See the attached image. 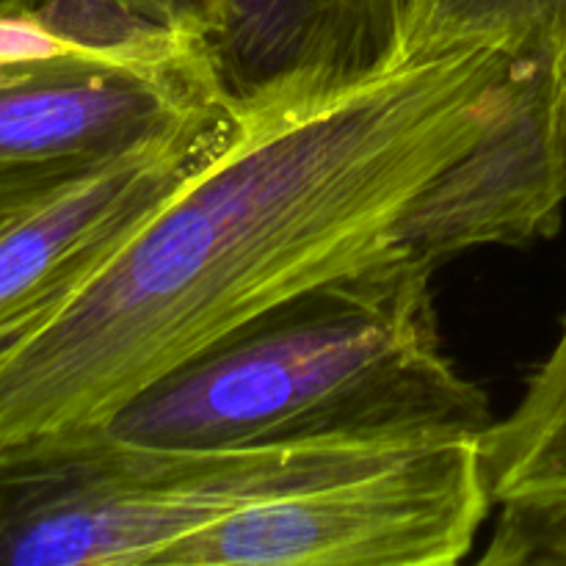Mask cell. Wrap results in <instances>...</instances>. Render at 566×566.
I'll use <instances>...</instances> for the list:
<instances>
[{
    "instance_id": "52a82bcc",
    "label": "cell",
    "mask_w": 566,
    "mask_h": 566,
    "mask_svg": "<svg viewBox=\"0 0 566 566\" xmlns=\"http://www.w3.org/2000/svg\"><path fill=\"white\" fill-rule=\"evenodd\" d=\"M566 210V72L523 61L501 114L409 205L403 258L437 269L473 249L553 238Z\"/></svg>"
},
{
    "instance_id": "4fadbf2b",
    "label": "cell",
    "mask_w": 566,
    "mask_h": 566,
    "mask_svg": "<svg viewBox=\"0 0 566 566\" xmlns=\"http://www.w3.org/2000/svg\"><path fill=\"white\" fill-rule=\"evenodd\" d=\"M9 72H11V70H0V77H3V75H9Z\"/></svg>"
},
{
    "instance_id": "ba28073f",
    "label": "cell",
    "mask_w": 566,
    "mask_h": 566,
    "mask_svg": "<svg viewBox=\"0 0 566 566\" xmlns=\"http://www.w3.org/2000/svg\"><path fill=\"white\" fill-rule=\"evenodd\" d=\"M205 53L232 116L307 103L401 59V0H208Z\"/></svg>"
},
{
    "instance_id": "9c48e42d",
    "label": "cell",
    "mask_w": 566,
    "mask_h": 566,
    "mask_svg": "<svg viewBox=\"0 0 566 566\" xmlns=\"http://www.w3.org/2000/svg\"><path fill=\"white\" fill-rule=\"evenodd\" d=\"M479 442L495 506L566 520V315L520 401Z\"/></svg>"
},
{
    "instance_id": "8992f818",
    "label": "cell",
    "mask_w": 566,
    "mask_h": 566,
    "mask_svg": "<svg viewBox=\"0 0 566 566\" xmlns=\"http://www.w3.org/2000/svg\"><path fill=\"white\" fill-rule=\"evenodd\" d=\"M232 125L230 108L202 111L39 202L0 210V348L83 285Z\"/></svg>"
},
{
    "instance_id": "7a4b0ae2",
    "label": "cell",
    "mask_w": 566,
    "mask_h": 566,
    "mask_svg": "<svg viewBox=\"0 0 566 566\" xmlns=\"http://www.w3.org/2000/svg\"><path fill=\"white\" fill-rule=\"evenodd\" d=\"M431 276L390 258L307 287L149 381L97 426L166 448L481 437L495 415L448 354Z\"/></svg>"
},
{
    "instance_id": "5b68a950",
    "label": "cell",
    "mask_w": 566,
    "mask_h": 566,
    "mask_svg": "<svg viewBox=\"0 0 566 566\" xmlns=\"http://www.w3.org/2000/svg\"><path fill=\"white\" fill-rule=\"evenodd\" d=\"M213 108L227 103L202 48L11 70L0 77V210L39 202Z\"/></svg>"
},
{
    "instance_id": "30bf717a",
    "label": "cell",
    "mask_w": 566,
    "mask_h": 566,
    "mask_svg": "<svg viewBox=\"0 0 566 566\" xmlns=\"http://www.w3.org/2000/svg\"><path fill=\"white\" fill-rule=\"evenodd\" d=\"M486 48L566 72V0H401V59Z\"/></svg>"
},
{
    "instance_id": "3957f363",
    "label": "cell",
    "mask_w": 566,
    "mask_h": 566,
    "mask_svg": "<svg viewBox=\"0 0 566 566\" xmlns=\"http://www.w3.org/2000/svg\"><path fill=\"white\" fill-rule=\"evenodd\" d=\"M423 446L166 448L122 440L103 426L33 437L0 448V566H155L177 542L230 514Z\"/></svg>"
},
{
    "instance_id": "6da1fadb",
    "label": "cell",
    "mask_w": 566,
    "mask_h": 566,
    "mask_svg": "<svg viewBox=\"0 0 566 566\" xmlns=\"http://www.w3.org/2000/svg\"><path fill=\"white\" fill-rule=\"evenodd\" d=\"M520 66L457 50L235 116L83 285L0 348V448L103 423L265 310L403 258L409 205L501 114Z\"/></svg>"
},
{
    "instance_id": "7c38bea8",
    "label": "cell",
    "mask_w": 566,
    "mask_h": 566,
    "mask_svg": "<svg viewBox=\"0 0 566 566\" xmlns=\"http://www.w3.org/2000/svg\"><path fill=\"white\" fill-rule=\"evenodd\" d=\"M147 20L160 22L171 31L188 33V36L205 39L208 28V0H116ZM205 48V44H202Z\"/></svg>"
},
{
    "instance_id": "277c9868",
    "label": "cell",
    "mask_w": 566,
    "mask_h": 566,
    "mask_svg": "<svg viewBox=\"0 0 566 566\" xmlns=\"http://www.w3.org/2000/svg\"><path fill=\"white\" fill-rule=\"evenodd\" d=\"M479 440L431 442L249 506L177 542L155 566H453L495 506Z\"/></svg>"
},
{
    "instance_id": "8fae6325",
    "label": "cell",
    "mask_w": 566,
    "mask_h": 566,
    "mask_svg": "<svg viewBox=\"0 0 566 566\" xmlns=\"http://www.w3.org/2000/svg\"><path fill=\"white\" fill-rule=\"evenodd\" d=\"M484 564H566V520L503 509Z\"/></svg>"
}]
</instances>
